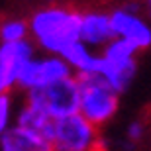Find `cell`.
Masks as SVG:
<instances>
[{
	"instance_id": "8",
	"label": "cell",
	"mask_w": 151,
	"mask_h": 151,
	"mask_svg": "<svg viewBox=\"0 0 151 151\" xmlns=\"http://www.w3.org/2000/svg\"><path fill=\"white\" fill-rule=\"evenodd\" d=\"M78 39L84 45L92 49H102L114 39L112 29V18L108 12L102 10H88L81 14V29H78Z\"/></svg>"
},
{
	"instance_id": "13",
	"label": "cell",
	"mask_w": 151,
	"mask_h": 151,
	"mask_svg": "<svg viewBox=\"0 0 151 151\" xmlns=\"http://www.w3.org/2000/svg\"><path fill=\"white\" fill-rule=\"evenodd\" d=\"M24 39H29V26L26 20L10 18L0 22V43H14Z\"/></svg>"
},
{
	"instance_id": "10",
	"label": "cell",
	"mask_w": 151,
	"mask_h": 151,
	"mask_svg": "<svg viewBox=\"0 0 151 151\" xmlns=\"http://www.w3.org/2000/svg\"><path fill=\"white\" fill-rule=\"evenodd\" d=\"M63 59L67 61L75 77H84V75H98L100 69V51L84 45L81 39L75 41L69 49L63 51Z\"/></svg>"
},
{
	"instance_id": "17",
	"label": "cell",
	"mask_w": 151,
	"mask_h": 151,
	"mask_svg": "<svg viewBox=\"0 0 151 151\" xmlns=\"http://www.w3.org/2000/svg\"><path fill=\"white\" fill-rule=\"evenodd\" d=\"M147 6H149V10H151V0H147Z\"/></svg>"
},
{
	"instance_id": "16",
	"label": "cell",
	"mask_w": 151,
	"mask_h": 151,
	"mask_svg": "<svg viewBox=\"0 0 151 151\" xmlns=\"http://www.w3.org/2000/svg\"><path fill=\"white\" fill-rule=\"evenodd\" d=\"M16 86H18V81L0 65V94H8V92H12V88H16Z\"/></svg>"
},
{
	"instance_id": "5",
	"label": "cell",
	"mask_w": 151,
	"mask_h": 151,
	"mask_svg": "<svg viewBox=\"0 0 151 151\" xmlns=\"http://www.w3.org/2000/svg\"><path fill=\"white\" fill-rule=\"evenodd\" d=\"M24 102L34 104L39 110H43L51 120H61L65 116L78 112V78L69 77L47 84L43 88L28 90L24 96Z\"/></svg>"
},
{
	"instance_id": "9",
	"label": "cell",
	"mask_w": 151,
	"mask_h": 151,
	"mask_svg": "<svg viewBox=\"0 0 151 151\" xmlns=\"http://www.w3.org/2000/svg\"><path fill=\"white\" fill-rule=\"evenodd\" d=\"M0 151H55L49 137L14 124L0 137Z\"/></svg>"
},
{
	"instance_id": "11",
	"label": "cell",
	"mask_w": 151,
	"mask_h": 151,
	"mask_svg": "<svg viewBox=\"0 0 151 151\" xmlns=\"http://www.w3.org/2000/svg\"><path fill=\"white\" fill-rule=\"evenodd\" d=\"M34 57H35V45L32 39L14 41V43H0V65L16 81L20 78V73L24 71V67Z\"/></svg>"
},
{
	"instance_id": "2",
	"label": "cell",
	"mask_w": 151,
	"mask_h": 151,
	"mask_svg": "<svg viewBox=\"0 0 151 151\" xmlns=\"http://www.w3.org/2000/svg\"><path fill=\"white\" fill-rule=\"evenodd\" d=\"M78 78V114L98 128H104L118 114L120 94L100 75H84Z\"/></svg>"
},
{
	"instance_id": "1",
	"label": "cell",
	"mask_w": 151,
	"mask_h": 151,
	"mask_svg": "<svg viewBox=\"0 0 151 151\" xmlns=\"http://www.w3.org/2000/svg\"><path fill=\"white\" fill-rule=\"evenodd\" d=\"M29 39L49 55H63L75 41H78L81 12L69 6H45L28 20Z\"/></svg>"
},
{
	"instance_id": "15",
	"label": "cell",
	"mask_w": 151,
	"mask_h": 151,
	"mask_svg": "<svg viewBox=\"0 0 151 151\" xmlns=\"http://www.w3.org/2000/svg\"><path fill=\"white\" fill-rule=\"evenodd\" d=\"M143 135H145V126H143L139 120L132 122L128 126V129H126V137H128L129 143H137V141H141Z\"/></svg>"
},
{
	"instance_id": "4",
	"label": "cell",
	"mask_w": 151,
	"mask_h": 151,
	"mask_svg": "<svg viewBox=\"0 0 151 151\" xmlns=\"http://www.w3.org/2000/svg\"><path fill=\"white\" fill-rule=\"evenodd\" d=\"M51 143L55 151H106L100 128L78 112L55 120Z\"/></svg>"
},
{
	"instance_id": "3",
	"label": "cell",
	"mask_w": 151,
	"mask_h": 151,
	"mask_svg": "<svg viewBox=\"0 0 151 151\" xmlns=\"http://www.w3.org/2000/svg\"><path fill=\"white\" fill-rule=\"evenodd\" d=\"M137 53L139 49L126 39L114 37L100 49V75L118 94L129 88L137 73Z\"/></svg>"
},
{
	"instance_id": "7",
	"label": "cell",
	"mask_w": 151,
	"mask_h": 151,
	"mask_svg": "<svg viewBox=\"0 0 151 151\" xmlns=\"http://www.w3.org/2000/svg\"><path fill=\"white\" fill-rule=\"evenodd\" d=\"M110 18H112L114 37L126 39L139 51L151 47V26L147 24V20H143L135 12L134 6L118 8V10L110 12Z\"/></svg>"
},
{
	"instance_id": "6",
	"label": "cell",
	"mask_w": 151,
	"mask_h": 151,
	"mask_svg": "<svg viewBox=\"0 0 151 151\" xmlns=\"http://www.w3.org/2000/svg\"><path fill=\"white\" fill-rule=\"evenodd\" d=\"M69 77H75V75L67 65V61L61 55L45 53L43 57H34L24 67V71L20 73V78H18V88L28 92V90L43 88L47 84H53Z\"/></svg>"
},
{
	"instance_id": "14",
	"label": "cell",
	"mask_w": 151,
	"mask_h": 151,
	"mask_svg": "<svg viewBox=\"0 0 151 151\" xmlns=\"http://www.w3.org/2000/svg\"><path fill=\"white\" fill-rule=\"evenodd\" d=\"M16 120V108H14V98L12 94H0V137L14 126Z\"/></svg>"
},
{
	"instance_id": "12",
	"label": "cell",
	"mask_w": 151,
	"mask_h": 151,
	"mask_svg": "<svg viewBox=\"0 0 151 151\" xmlns=\"http://www.w3.org/2000/svg\"><path fill=\"white\" fill-rule=\"evenodd\" d=\"M14 124H18V126H22L26 129H32L35 134H41V135H45V137L51 139V132H53L55 120H51L43 110H39L34 104L22 102V106L18 108V112H16Z\"/></svg>"
},
{
	"instance_id": "18",
	"label": "cell",
	"mask_w": 151,
	"mask_h": 151,
	"mask_svg": "<svg viewBox=\"0 0 151 151\" xmlns=\"http://www.w3.org/2000/svg\"><path fill=\"white\" fill-rule=\"evenodd\" d=\"M149 14H151V10H149Z\"/></svg>"
}]
</instances>
